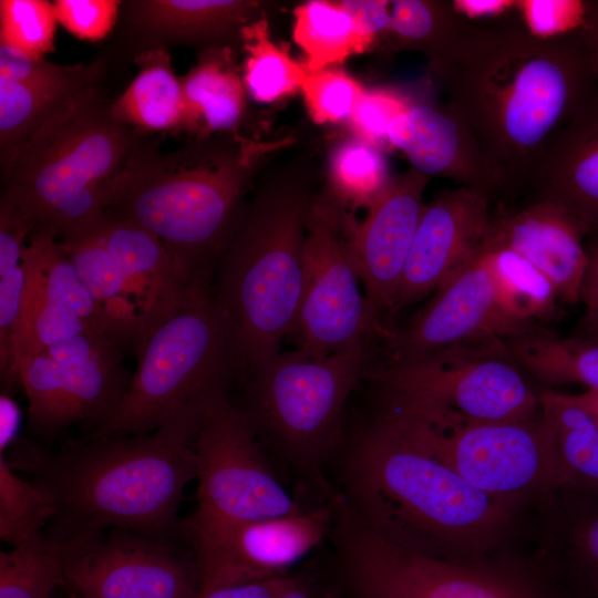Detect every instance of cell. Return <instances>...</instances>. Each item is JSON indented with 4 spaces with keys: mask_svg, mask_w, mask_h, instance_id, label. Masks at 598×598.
Masks as SVG:
<instances>
[{
    "mask_svg": "<svg viewBox=\"0 0 598 598\" xmlns=\"http://www.w3.org/2000/svg\"><path fill=\"white\" fill-rule=\"evenodd\" d=\"M334 504L331 529L351 598H540L507 575L402 545Z\"/></svg>",
    "mask_w": 598,
    "mask_h": 598,
    "instance_id": "7c38bea8",
    "label": "cell"
},
{
    "mask_svg": "<svg viewBox=\"0 0 598 598\" xmlns=\"http://www.w3.org/2000/svg\"><path fill=\"white\" fill-rule=\"evenodd\" d=\"M288 576L267 580L198 590L195 598H280L293 582Z\"/></svg>",
    "mask_w": 598,
    "mask_h": 598,
    "instance_id": "bcb514c9",
    "label": "cell"
},
{
    "mask_svg": "<svg viewBox=\"0 0 598 598\" xmlns=\"http://www.w3.org/2000/svg\"><path fill=\"white\" fill-rule=\"evenodd\" d=\"M72 543L43 535L0 553V598H51L65 584Z\"/></svg>",
    "mask_w": 598,
    "mask_h": 598,
    "instance_id": "e575fe53",
    "label": "cell"
},
{
    "mask_svg": "<svg viewBox=\"0 0 598 598\" xmlns=\"http://www.w3.org/2000/svg\"><path fill=\"white\" fill-rule=\"evenodd\" d=\"M577 32L590 53L598 78V0L584 1L582 19Z\"/></svg>",
    "mask_w": 598,
    "mask_h": 598,
    "instance_id": "f5cc1de1",
    "label": "cell"
},
{
    "mask_svg": "<svg viewBox=\"0 0 598 598\" xmlns=\"http://www.w3.org/2000/svg\"><path fill=\"white\" fill-rule=\"evenodd\" d=\"M184 100L182 132L192 137L234 133L246 109V89L228 47L203 51L181 78Z\"/></svg>",
    "mask_w": 598,
    "mask_h": 598,
    "instance_id": "4316f807",
    "label": "cell"
},
{
    "mask_svg": "<svg viewBox=\"0 0 598 598\" xmlns=\"http://www.w3.org/2000/svg\"><path fill=\"white\" fill-rule=\"evenodd\" d=\"M493 200L460 186L424 205L393 311L435 291L480 250L487 234Z\"/></svg>",
    "mask_w": 598,
    "mask_h": 598,
    "instance_id": "ffe728a7",
    "label": "cell"
},
{
    "mask_svg": "<svg viewBox=\"0 0 598 598\" xmlns=\"http://www.w3.org/2000/svg\"><path fill=\"white\" fill-rule=\"evenodd\" d=\"M197 512L192 528L236 524L302 511L265 463L248 413L225 392L205 404L195 437Z\"/></svg>",
    "mask_w": 598,
    "mask_h": 598,
    "instance_id": "4fadbf2b",
    "label": "cell"
},
{
    "mask_svg": "<svg viewBox=\"0 0 598 598\" xmlns=\"http://www.w3.org/2000/svg\"><path fill=\"white\" fill-rule=\"evenodd\" d=\"M455 10L474 21L483 17H504L516 7L512 0H456L452 1Z\"/></svg>",
    "mask_w": 598,
    "mask_h": 598,
    "instance_id": "f907efd6",
    "label": "cell"
},
{
    "mask_svg": "<svg viewBox=\"0 0 598 598\" xmlns=\"http://www.w3.org/2000/svg\"><path fill=\"white\" fill-rule=\"evenodd\" d=\"M315 174L301 159L267 173L218 255L215 300L228 320L237 361L250 370L279 352L296 321Z\"/></svg>",
    "mask_w": 598,
    "mask_h": 598,
    "instance_id": "5b68a950",
    "label": "cell"
},
{
    "mask_svg": "<svg viewBox=\"0 0 598 598\" xmlns=\"http://www.w3.org/2000/svg\"><path fill=\"white\" fill-rule=\"evenodd\" d=\"M523 333L498 298L486 256L480 248L447 278L408 327L385 339L389 360L416 359L446 347L484 337L504 340Z\"/></svg>",
    "mask_w": 598,
    "mask_h": 598,
    "instance_id": "ac0fdd59",
    "label": "cell"
},
{
    "mask_svg": "<svg viewBox=\"0 0 598 598\" xmlns=\"http://www.w3.org/2000/svg\"><path fill=\"white\" fill-rule=\"evenodd\" d=\"M408 104L409 102L398 94L386 90L365 91L349 121L357 137L381 150L382 146L390 145V124Z\"/></svg>",
    "mask_w": 598,
    "mask_h": 598,
    "instance_id": "ee69618b",
    "label": "cell"
},
{
    "mask_svg": "<svg viewBox=\"0 0 598 598\" xmlns=\"http://www.w3.org/2000/svg\"><path fill=\"white\" fill-rule=\"evenodd\" d=\"M566 395L573 403L586 411L598 413V390H587L581 394Z\"/></svg>",
    "mask_w": 598,
    "mask_h": 598,
    "instance_id": "db71d44e",
    "label": "cell"
},
{
    "mask_svg": "<svg viewBox=\"0 0 598 598\" xmlns=\"http://www.w3.org/2000/svg\"><path fill=\"white\" fill-rule=\"evenodd\" d=\"M133 62L135 78L111 104L115 120L146 135L182 132L183 89L168 51H142L133 55Z\"/></svg>",
    "mask_w": 598,
    "mask_h": 598,
    "instance_id": "83f0119b",
    "label": "cell"
},
{
    "mask_svg": "<svg viewBox=\"0 0 598 598\" xmlns=\"http://www.w3.org/2000/svg\"><path fill=\"white\" fill-rule=\"evenodd\" d=\"M473 21L460 14L452 1H390L385 32L398 47L422 52L437 73L454 53Z\"/></svg>",
    "mask_w": 598,
    "mask_h": 598,
    "instance_id": "f546056e",
    "label": "cell"
},
{
    "mask_svg": "<svg viewBox=\"0 0 598 598\" xmlns=\"http://www.w3.org/2000/svg\"><path fill=\"white\" fill-rule=\"evenodd\" d=\"M71 598H74V597L71 596Z\"/></svg>",
    "mask_w": 598,
    "mask_h": 598,
    "instance_id": "91938a15",
    "label": "cell"
},
{
    "mask_svg": "<svg viewBox=\"0 0 598 598\" xmlns=\"http://www.w3.org/2000/svg\"><path fill=\"white\" fill-rule=\"evenodd\" d=\"M575 545L580 563L589 571L591 584L598 581V514L578 527Z\"/></svg>",
    "mask_w": 598,
    "mask_h": 598,
    "instance_id": "c3c4849f",
    "label": "cell"
},
{
    "mask_svg": "<svg viewBox=\"0 0 598 598\" xmlns=\"http://www.w3.org/2000/svg\"><path fill=\"white\" fill-rule=\"evenodd\" d=\"M539 401L567 484L598 488V432L590 413L561 393L545 392Z\"/></svg>",
    "mask_w": 598,
    "mask_h": 598,
    "instance_id": "836d02e7",
    "label": "cell"
},
{
    "mask_svg": "<svg viewBox=\"0 0 598 598\" xmlns=\"http://www.w3.org/2000/svg\"><path fill=\"white\" fill-rule=\"evenodd\" d=\"M28 240L23 251L27 281L12 384L17 383L20 365L47 347L84 331L107 334L95 301L56 235L35 229Z\"/></svg>",
    "mask_w": 598,
    "mask_h": 598,
    "instance_id": "e0dca14e",
    "label": "cell"
},
{
    "mask_svg": "<svg viewBox=\"0 0 598 598\" xmlns=\"http://www.w3.org/2000/svg\"><path fill=\"white\" fill-rule=\"evenodd\" d=\"M206 402L146 434L89 439L56 456L37 454L33 467L54 498L53 518L69 527L58 539L123 529L165 540L184 489L196 478L195 437Z\"/></svg>",
    "mask_w": 598,
    "mask_h": 598,
    "instance_id": "7a4b0ae2",
    "label": "cell"
},
{
    "mask_svg": "<svg viewBox=\"0 0 598 598\" xmlns=\"http://www.w3.org/2000/svg\"><path fill=\"white\" fill-rule=\"evenodd\" d=\"M339 3L371 35L375 37L386 31L390 20V1L346 0Z\"/></svg>",
    "mask_w": 598,
    "mask_h": 598,
    "instance_id": "7dc6e473",
    "label": "cell"
},
{
    "mask_svg": "<svg viewBox=\"0 0 598 598\" xmlns=\"http://www.w3.org/2000/svg\"><path fill=\"white\" fill-rule=\"evenodd\" d=\"M275 146L234 132L192 137L162 152L143 134L107 188L106 213L152 231L187 277L206 289V267L245 202L256 159Z\"/></svg>",
    "mask_w": 598,
    "mask_h": 598,
    "instance_id": "3957f363",
    "label": "cell"
},
{
    "mask_svg": "<svg viewBox=\"0 0 598 598\" xmlns=\"http://www.w3.org/2000/svg\"><path fill=\"white\" fill-rule=\"evenodd\" d=\"M293 39L306 55L309 72H317L363 52L374 39L339 1L312 0L295 10Z\"/></svg>",
    "mask_w": 598,
    "mask_h": 598,
    "instance_id": "4dcf8cb0",
    "label": "cell"
},
{
    "mask_svg": "<svg viewBox=\"0 0 598 598\" xmlns=\"http://www.w3.org/2000/svg\"><path fill=\"white\" fill-rule=\"evenodd\" d=\"M121 9L136 53L172 44L230 48L245 27L262 19L261 3L248 0H133Z\"/></svg>",
    "mask_w": 598,
    "mask_h": 598,
    "instance_id": "d4e9b609",
    "label": "cell"
},
{
    "mask_svg": "<svg viewBox=\"0 0 598 598\" xmlns=\"http://www.w3.org/2000/svg\"><path fill=\"white\" fill-rule=\"evenodd\" d=\"M437 75L505 200L527 192L544 146L598 80L577 31L542 38L519 17L473 21Z\"/></svg>",
    "mask_w": 598,
    "mask_h": 598,
    "instance_id": "6da1fadb",
    "label": "cell"
},
{
    "mask_svg": "<svg viewBox=\"0 0 598 598\" xmlns=\"http://www.w3.org/2000/svg\"><path fill=\"white\" fill-rule=\"evenodd\" d=\"M280 598H310L307 592L293 581Z\"/></svg>",
    "mask_w": 598,
    "mask_h": 598,
    "instance_id": "9f6ffc18",
    "label": "cell"
},
{
    "mask_svg": "<svg viewBox=\"0 0 598 598\" xmlns=\"http://www.w3.org/2000/svg\"><path fill=\"white\" fill-rule=\"evenodd\" d=\"M519 18L535 35L551 38L579 29L584 1L524 0L516 1Z\"/></svg>",
    "mask_w": 598,
    "mask_h": 598,
    "instance_id": "f6af8a7d",
    "label": "cell"
},
{
    "mask_svg": "<svg viewBox=\"0 0 598 598\" xmlns=\"http://www.w3.org/2000/svg\"><path fill=\"white\" fill-rule=\"evenodd\" d=\"M91 87L1 163V196L30 226L58 239L97 224L106 192L143 135L120 123Z\"/></svg>",
    "mask_w": 598,
    "mask_h": 598,
    "instance_id": "8992f818",
    "label": "cell"
},
{
    "mask_svg": "<svg viewBox=\"0 0 598 598\" xmlns=\"http://www.w3.org/2000/svg\"><path fill=\"white\" fill-rule=\"evenodd\" d=\"M388 137L420 173L451 178L460 186L485 193L493 202H505L503 187L473 136L447 110L409 103L391 122Z\"/></svg>",
    "mask_w": 598,
    "mask_h": 598,
    "instance_id": "cb8c5ba5",
    "label": "cell"
},
{
    "mask_svg": "<svg viewBox=\"0 0 598 598\" xmlns=\"http://www.w3.org/2000/svg\"><path fill=\"white\" fill-rule=\"evenodd\" d=\"M58 19L52 2L45 0H1L0 44L32 59L54 50Z\"/></svg>",
    "mask_w": 598,
    "mask_h": 598,
    "instance_id": "ab89813d",
    "label": "cell"
},
{
    "mask_svg": "<svg viewBox=\"0 0 598 598\" xmlns=\"http://www.w3.org/2000/svg\"><path fill=\"white\" fill-rule=\"evenodd\" d=\"M102 220L83 231L59 239V243L95 301L106 333L121 346H133L137 352L146 336L144 323L103 243Z\"/></svg>",
    "mask_w": 598,
    "mask_h": 598,
    "instance_id": "484cf974",
    "label": "cell"
},
{
    "mask_svg": "<svg viewBox=\"0 0 598 598\" xmlns=\"http://www.w3.org/2000/svg\"><path fill=\"white\" fill-rule=\"evenodd\" d=\"M383 391L430 401L480 422H525L540 414V401L513 360L504 339L484 337L430 354L385 361L365 374Z\"/></svg>",
    "mask_w": 598,
    "mask_h": 598,
    "instance_id": "30bf717a",
    "label": "cell"
},
{
    "mask_svg": "<svg viewBox=\"0 0 598 598\" xmlns=\"http://www.w3.org/2000/svg\"><path fill=\"white\" fill-rule=\"evenodd\" d=\"M95 85L56 90L0 78V164L50 120Z\"/></svg>",
    "mask_w": 598,
    "mask_h": 598,
    "instance_id": "d590c367",
    "label": "cell"
},
{
    "mask_svg": "<svg viewBox=\"0 0 598 598\" xmlns=\"http://www.w3.org/2000/svg\"><path fill=\"white\" fill-rule=\"evenodd\" d=\"M106 63L97 59L86 64L63 65L32 59L0 44V78L45 89L74 90L100 84Z\"/></svg>",
    "mask_w": 598,
    "mask_h": 598,
    "instance_id": "60d3db41",
    "label": "cell"
},
{
    "mask_svg": "<svg viewBox=\"0 0 598 598\" xmlns=\"http://www.w3.org/2000/svg\"><path fill=\"white\" fill-rule=\"evenodd\" d=\"M103 243L116 264L145 328V339L161 322L208 295L196 286L152 231L106 213Z\"/></svg>",
    "mask_w": 598,
    "mask_h": 598,
    "instance_id": "7402d4cb",
    "label": "cell"
},
{
    "mask_svg": "<svg viewBox=\"0 0 598 598\" xmlns=\"http://www.w3.org/2000/svg\"><path fill=\"white\" fill-rule=\"evenodd\" d=\"M56 506L51 493L21 478L0 454V538L16 547L42 536L54 517Z\"/></svg>",
    "mask_w": 598,
    "mask_h": 598,
    "instance_id": "f35d334b",
    "label": "cell"
},
{
    "mask_svg": "<svg viewBox=\"0 0 598 598\" xmlns=\"http://www.w3.org/2000/svg\"><path fill=\"white\" fill-rule=\"evenodd\" d=\"M130 379L121 344L102 332L84 331L47 347L17 373L28 400L29 431L49 437L80 421L100 424Z\"/></svg>",
    "mask_w": 598,
    "mask_h": 598,
    "instance_id": "5bb4252c",
    "label": "cell"
},
{
    "mask_svg": "<svg viewBox=\"0 0 598 598\" xmlns=\"http://www.w3.org/2000/svg\"><path fill=\"white\" fill-rule=\"evenodd\" d=\"M527 192L563 205L598 234V80L544 146Z\"/></svg>",
    "mask_w": 598,
    "mask_h": 598,
    "instance_id": "603a6c76",
    "label": "cell"
},
{
    "mask_svg": "<svg viewBox=\"0 0 598 598\" xmlns=\"http://www.w3.org/2000/svg\"><path fill=\"white\" fill-rule=\"evenodd\" d=\"M384 393L412 437L484 493L508 498L543 485L567 484L542 412L525 422H480L415 395Z\"/></svg>",
    "mask_w": 598,
    "mask_h": 598,
    "instance_id": "ba28073f",
    "label": "cell"
},
{
    "mask_svg": "<svg viewBox=\"0 0 598 598\" xmlns=\"http://www.w3.org/2000/svg\"><path fill=\"white\" fill-rule=\"evenodd\" d=\"M122 1L117 0H55L58 23L74 37L99 41L115 27Z\"/></svg>",
    "mask_w": 598,
    "mask_h": 598,
    "instance_id": "7bdbcfd3",
    "label": "cell"
},
{
    "mask_svg": "<svg viewBox=\"0 0 598 598\" xmlns=\"http://www.w3.org/2000/svg\"><path fill=\"white\" fill-rule=\"evenodd\" d=\"M343 502L372 529L412 548L486 543L503 526L507 498L474 487L431 455L384 401L346 467Z\"/></svg>",
    "mask_w": 598,
    "mask_h": 598,
    "instance_id": "277c9868",
    "label": "cell"
},
{
    "mask_svg": "<svg viewBox=\"0 0 598 598\" xmlns=\"http://www.w3.org/2000/svg\"><path fill=\"white\" fill-rule=\"evenodd\" d=\"M241 42L247 52L243 82L252 100L270 103L301 89L307 66L270 41L264 18L243 29Z\"/></svg>",
    "mask_w": 598,
    "mask_h": 598,
    "instance_id": "74e56055",
    "label": "cell"
},
{
    "mask_svg": "<svg viewBox=\"0 0 598 598\" xmlns=\"http://www.w3.org/2000/svg\"><path fill=\"white\" fill-rule=\"evenodd\" d=\"M30 233L16 208L0 198V374L7 386L12 385L27 281L23 251Z\"/></svg>",
    "mask_w": 598,
    "mask_h": 598,
    "instance_id": "d6a6232c",
    "label": "cell"
},
{
    "mask_svg": "<svg viewBox=\"0 0 598 598\" xmlns=\"http://www.w3.org/2000/svg\"><path fill=\"white\" fill-rule=\"evenodd\" d=\"M21 423V412L7 393L0 396V454L17 441Z\"/></svg>",
    "mask_w": 598,
    "mask_h": 598,
    "instance_id": "816d5d0a",
    "label": "cell"
},
{
    "mask_svg": "<svg viewBox=\"0 0 598 598\" xmlns=\"http://www.w3.org/2000/svg\"><path fill=\"white\" fill-rule=\"evenodd\" d=\"M588 264L581 282L579 302L582 317L598 318V234L591 235L587 244Z\"/></svg>",
    "mask_w": 598,
    "mask_h": 598,
    "instance_id": "681fc988",
    "label": "cell"
},
{
    "mask_svg": "<svg viewBox=\"0 0 598 598\" xmlns=\"http://www.w3.org/2000/svg\"><path fill=\"white\" fill-rule=\"evenodd\" d=\"M300 90L317 123L350 120L359 99L365 92L357 80L333 68L308 72Z\"/></svg>",
    "mask_w": 598,
    "mask_h": 598,
    "instance_id": "b9f144b4",
    "label": "cell"
},
{
    "mask_svg": "<svg viewBox=\"0 0 598 598\" xmlns=\"http://www.w3.org/2000/svg\"><path fill=\"white\" fill-rule=\"evenodd\" d=\"M72 540L65 584L74 598H195L193 569L165 540L110 529Z\"/></svg>",
    "mask_w": 598,
    "mask_h": 598,
    "instance_id": "2e32d148",
    "label": "cell"
},
{
    "mask_svg": "<svg viewBox=\"0 0 598 598\" xmlns=\"http://www.w3.org/2000/svg\"><path fill=\"white\" fill-rule=\"evenodd\" d=\"M430 177L410 167L392 175L383 192L359 221L347 215V229L354 251L363 291L373 311H393L424 208Z\"/></svg>",
    "mask_w": 598,
    "mask_h": 598,
    "instance_id": "d6986e66",
    "label": "cell"
},
{
    "mask_svg": "<svg viewBox=\"0 0 598 598\" xmlns=\"http://www.w3.org/2000/svg\"><path fill=\"white\" fill-rule=\"evenodd\" d=\"M368 343L326 357L280 351L252 372L254 416L290 458L327 489L321 464L332 451L344 403L367 371Z\"/></svg>",
    "mask_w": 598,
    "mask_h": 598,
    "instance_id": "9c48e42d",
    "label": "cell"
},
{
    "mask_svg": "<svg viewBox=\"0 0 598 598\" xmlns=\"http://www.w3.org/2000/svg\"><path fill=\"white\" fill-rule=\"evenodd\" d=\"M505 342L519 369L536 380L598 390V341L564 338L540 326Z\"/></svg>",
    "mask_w": 598,
    "mask_h": 598,
    "instance_id": "f1b7e54d",
    "label": "cell"
},
{
    "mask_svg": "<svg viewBox=\"0 0 598 598\" xmlns=\"http://www.w3.org/2000/svg\"><path fill=\"white\" fill-rule=\"evenodd\" d=\"M588 412V411H587ZM591 417H592V421H594V424L596 426V430L598 432V413H594V412H589Z\"/></svg>",
    "mask_w": 598,
    "mask_h": 598,
    "instance_id": "6f0895ef",
    "label": "cell"
},
{
    "mask_svg": "<svg viewBox=\"0 0 598 598\" xmlns=\"http://www.w3.org/2000/svg\"><path fill=\"white\" fill-rule=\"evenodd\" d=\"M498 298L508 318L524 332L553 318L558 295L551 282L517 252L482 244Z\"/></svg>",
    "mask_w": 598,
    "mask_h": 598,
    "instance_id": "1f68e13d",
    "label": "cell"
},
{
    "mask_svg": "<svg viewBox=\"0 0 598 598\" xmlns=\"http://www.w3.org/2000/svg\"><path fill=\"white\" fill-rule=\"evenodd\" d=\"M577 336L598 341V318L582 317Z\"/></svg>",
    "mask_w": 598,
    "mask_h": 598,
    "instance_id": "11a10c76",
    "label": "cell"
},
{
    "mask_svg": "<svg viewBox=\"0 0 598 598\" xmlns=\"http://www.w3.org/2000/svg\"><path fill=\"white\" fill-rule=\"evenodd\" d=\"M592 592L595 594L596 598H598V581L591 584Z\"/></svg>",
    "mask_w": 598,
    "mask_h": 598,
    "instance_id": "680465c9",
    "label": "cell"
},
{
    "mask_svg": "<svg viewBox=\"0 0 598 598\" xmlns=\"http://www.w3.org/2000/svg\"><path fill=\"white\" fill-rule=\"evenodd\" d=\"M392 175L380 148L360 140L346 138L330 156L328 194L347 212L368 209Z\"/></svg>",
    "mask_w": 598,
    "mask_h": 598,
    "instance_id": "8d00e7d4",
    "label": "cell"
},
{
    "mask_svg": "<svg viewBox=\"0 0 598 598\" xmlns=\"http://www.w3.org/2000/svg\"><path fill=\"white\" fill-rule=\"evenodd\" d=\"M332 520L333 504L236 524L188 527L199 590L286 576L331 530Z\"/></svg>",
    "mask_w": 598,
    "mask_h": 598,
    "instance_id": "9a60e30c",
    "label": "cell"
},
{
    "mask_svg": "<svg viewBox=\"0 0 598 598\" xmlns=\"http://www.w3.org/2000/svg\"><path fill=\"white\" fill-rule=\"evenodd\" d=\"M137 357L123 396L89 439L156 430L223 392L229 365L237 361L228 320L209 295L155 327Z\"/></svg>",
    "mask_w": 598,
    "mask_h": 598,
    "instance_id": "52a82bcc",
    "label": "cell"
},
{
    "mask_svg": "<svg viewBox=\"0 0 598 598\" xmlns=\"http://www.w3.org/2000/svg\"><path fill=\"white\" fill-rule=\"evenodd\" d=\"M348 213L326 189L315 195L310 206L301 301L288 338L311 357L333 354L368 343L373 336L386 339L391 333L361 292Z\"/></svg>",
    "mask_w": 598,
    "mask_h": 598,
    "instance_id": "8fae6325",
    "label": "cell"
},
{
    "mask_svg": "<svg viewBox=\"0 0 598 598\" xmlns=\"http://www.w3.org/2000/svg\"><path fill=\"white\" fill-rule=\"evenodd\" d=\"M590 236L563 205L532 197L517 209L498 204L483 245L517 252L551 282L561 302L575 305L588 264L585 238Z\"/></svg>",
    "mask_w": 598,
    "mask_h": 598,
    "instance_id": "44dd1931",
    "label": "cell"
}]
</instances>
